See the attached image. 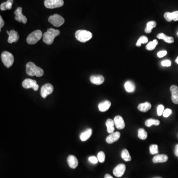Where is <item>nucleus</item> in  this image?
Masks as SVG:
<instances>
[{"mask_svg": "<svg viewBox=\"0 0 178 178\" xmlns=\"http://www.w3.org/2000/svg\"><path fill=\"white\" fill-rule=\"evenodd\" d=\"M26 72L30 76H36L38 77H42L44 73L42 68L36 66L32 62H29L26 65Z\"/></svg>", "mask_w": 178, "mask_h": 178, "instance_id": "nucleus-1", "label": "nucleus"}, {"mask_svg": "<svg viewBox=\"0 0 178 178\" xmlns=\"http://www.w3.org/2000/svg\"><path fill=\"white\" fill-rule=\"evenodd\" d=\"M60 34L59 30H56L53 28L47 29V31L44 34L43 40L44 43L47 45H51L53 43L54 39Z\"/></svg>", "mask_w": 178, "mask_h": 178, "instance_id": "nucleus-2", "label": "nucleus"}, {"mask_svg": "<svg viewBox=\"0 0 178 178\" xmlns=\"http://www.w3.org/2000/svg\"><path fill=\"white\" fill-rule=\"evenodd\" d=\"M75 36L78 41L82 43H85L91 39L93 34L87 30H79L75 32Z\"/></svg>", "mask_w": 178, "mask_h": 178, "instance_id": "nucleus-3", "label": "nucleus"}, {"mask_svg": "<svg viewBox=\"0 0 178 178\" xmlns=\"http://www.w3.org/2000/svg\"><path fill=\"white\" fill-rule=\"evenodd\" d=\"M43 36L41 30H35L28 35L27 38V42L30 45H34L38 42Z\"/></svg>", "mask_w": 178, "mask_h": 178, "instance_id": "nucleus-4", "label": "nucleus"}, {"mask_svg": "<svg viewBox=\"0 0 178 178\" xmlns=\"http://www.w3.org/2000/svg\"><path fill=\"white\" fill-rule=\"evenodd\" d=\"M1 59L5 66L7 68L12 66L14 63V57L12 53L7 51H5L2 53Z\"/></svg>", "mask_w": 178, "mask_h": 178, "instance_id": "nucleus-5", "label": "nucleus"}, {"mask_svg": "<svg viewBox=\"0 0 178 178\" xmlns=\"http://www.w3.org/2000/svg\"><path fill=\"white\" fill-rule=\"evenodd\" d=\"M49 22L54 26L60 27L64 25V19L61 15L59 14H55L53 15H51L49 18Z\"/></svg>", "mask_w": 178, "mask_h": 178, "instance_id": "nucleus-6", "label": "nucleus"}, {"mask_svg": "<svg viewBox=\"0 0 178 178\" xmlns=\"http://www.w3.org/2000/svg\"><path fill=\"white\" fill-rule=\"evenodd\" d=\"M64 5L63 0H45L44 5L46 8L50 9L60 8Z\"/></svg>", "mask_w": 178, "mask_h": 178, "instance_id": "nucleus-7", "label": "nucleus"}, {"mask_svg": "<svg viewBox=\"0 0 178 178\" xmlns=\"http://www.w3.org/2000/svg\"><path fill=\"white\" fill-rule=\"evenodd\" d=\"M22 85L25 89L32 88L35 91L38 90L39 89V85L37 84L36 81L31 79L27 78L25 79L22 82Z\"/></svg>", "mask_w": 178, "mask_h": 178, "instance_id": "nucleus-8", "label": "nucleus"}, {"mask_svg": "<svg viewBox=\"0 0 178 178\" xmlns=\"http://www.w3.org/2000/svg\"><path fill=\"white\" fill-rule=\"evenodd\" d=\"M53 87L50 83L46 84L42 86L41 90V95L42 97L46 98L48 95L53 92Z\"/></svg>", "mask_w": 178, "mask_h": 178, "instance_id": "nucleus-9", "label": "nucleus"}, {"mask_svg": "<svg viewBox=\"0 0 178 178\" xmlns=\"http://www.w3.org/2000/svg\"><path fill=\"white\" fill-rule=\"evenodd\" d=\"M22 8L21 7H19L14 12L15 15V19L16 21L19 22H22L23 24H26L27 22V19L26 16L22 14Z\"/></svg>", "mask_w": 178, "mask_h": 178, "instance_id": "nucleus-10", "label": "nucleus"}, {"mask_svg": "<svg viewBox=\"0 0 178 178\" xmlns=\"http://www.w3.org/2000/svg\"><path fill=\"white\" fill-rule=\"evenodd\" d=\"M126 170V166L124 164H120L116 167L113 171L114 175L116 177H121L124 175Z\"/></svg>", "mask_w": 178, "mask_h": 178, "instance_id": "nucleus-11", "label": "nucleus"}, {"mask_svg": "<svg viewBox=\"0 0 178 178\" xmlns=\"http://www.w3.org/2000/svg\"><path fill=\"white\" fill-rule=\"evenodd\" d=\"M171 99L175 104H178V87L176 85L171 86L170 87Z\"/></svg>", "mask_w": 178, "mask_h": 178, "instance_id": "nucleus-12", "label": "nucleus"}, {"mask_svg": "<svg viewBox=\"0 0 178 178\" xmlns=\"http://www.w3.org/2000/svg\"><path fill=\"white\" fill-rule=\"evenodd\" d=\"M120 136V133L119 132H114L111 133L106 139V142L109 144L114 143L115 142L119 140Z\"/></svg>", "mask_w": 178, "mask_h": 178, "instance_id": "nucleus-13", "label": "nucleus"}, {"mask_svg": "<svg viewBox=\"0 0 178 178\" xmlns=\"http://www.w3.org/2000/svg\"><path fill=\"white\" fill-rule=\"evenodd\" d=\"M115 125L118 129L122 130L125 128V124L124 120L121 116L117 115L114 119Z\"/></svg>", "mask_w": 178, "mask_h": 178, "instance_id": "nucleus-14", "label": "nucleus"}, {"mask_svg": "<svg viewBox=\"0 0 178 178\" xmlns=\"http://www.w3.org/2000/svg\"><path fill=\"white\" fill-rule=\"evenodd\" d=\"M67 163L70 167L75 169L78 165V160L75 156L70 155L67 158Z\"/></svg>", "mask_w": 178, "mask_h": 178, "instance_id": "nucleus-15", "label": "nucleus"}, {"mask_svg": "<svg viewBox=\"0 0 178 178\" xmlns=\"http://www.w3.org/2000/svg\"><path fill=\"white\" fill-rule=\"evenodd\" d=\"M90 79L92 83L97 85L102 84L104 81V77L102 75H92Z\"/></svg>", "mask_w": 178, "mask_h": 178, "instance_id": "nucleus-16", "label": "nucleus"}, {"mask_svg": "<svg viewBox=\"0 0 178 178\" xmlns=\"http://www.w3.org/2000/svg\"><path fill=\"white\" fill-rule=\"evenodd\" d=\"M9 36H8V43L12 44V43H16L18 42L19 39V35L17 32L14 30H12L9 31Z\"/></svg>", "mask_w": 178, "mask_h": 178, "instance_id": "nucleus-17", "label": "nucleus"}, {"mask_svg": "<svg viewBox=\"0 0 178 178\" xmlns=\"http://www.w3.org/2000/svg\"><path fill=\"white\" fill-rule=\"evenodd\" d=\"M111 104V102L110 101H108V100L101 102L98 104V109L101 112H105L110 108Z\"/></svg>", "mask_w": 178, "mask_h": 178, "instance_id": "nucleus-18", "label": "nucleus"}, {"mask_svg": "<svg viewBox=\"0 0 178 178\" xmlns=\"http://www.w3.org/2000/svg\"><path fill=\"white\" fill-rule=\"evenodd\" d=\"M168 159V157L166 154H158L153 158V161L154 163H164L166 162Z\"/></svg>", "mask_w": 178, "mask_h": 178, "instance_id": "nucleus-19", "label": "nucleus"}, {"mask_svg": "<svg viewBox=\"0 0 178 178\" xmlns=\"http://www.w3.org/2000/svg\"><path fill=\"white\" fill-rule=\"evenodd\" d=\"M152 108V105L149 102H145L143 103H140L138 107V110L142 112H146L148 111Z\"/></svg>", "mask_w": 178, "mask_h": 178, "instance_id": "nucleus-20", "label": "nucleus"}, {"mask_svg": "<svg viewBox=\"0 0 178 178\" xmlns=\"http://www.w3.org/2000/svg\"><path fill=\"white\" fill-rule=\"evenodd\" d=\"M92 133V130L91 129H88L84 132H82L80 134V139L82 142L87 141L90 138Z\"/></svg>", "mask_w": 178, "mask_h": 178, "instance_id": "nucleus-21", "label": "nucleus"}, {"mask_svg": "<svg viewBox=\"0 0 178 178\" xmlns=\"http://www.w3.org/2000/svg\"><path fill=\"white\" fill-rule=\"evenodd\" d=\"M14 3V0H8L6 2L3 3L0 6L2 11H6L7 9H11Z\"/></svg>", "mask_w": 178, "mask_h": 178, "instance_id": "nucleus-22", "label": "nucleus"}, {"mask_svg": "<svg viewBox=\"0 0 178 178\" xmlns=\"http://www.w3.org/2000/svg\"><path fill=\"white\" fill-rule=\"evenodd\" d=\"M124 87L126 91L128 93L134 92L136 88L134 83L131 81H128L125 82Z\"/></svg>", "mask_w": 178, "mask_h": 178, "instance_id": "nucleus-23", "label": "nucleus"}, {"mask_svg": "<svg viewBox=\"0 0 178 178\" xmlns=\"http://www.w3.org/2000/svg\"><path fill=\"white\" fill-rule=\"evenodd\" d=\"M105 124L107 127V131L108 133L109 134L114 133V125L115 124L114 121L111 119H108L105 123Z\"/></svg>", "mask_w": 178, "mask_h": 178, "instance_id": "nucleus-24", "label": "nucleus"}, {"mask_svg": "<svg viewBox=\"0 0 178 178\" xmlns=\"http://www.w3.org/2000/svg\"><path fill=\"white\" fill-rule=\"evenodd\" d=\"M156 26V22L154 21H149L147 22L145 31L147 33H150L152 32V29L155 27Z\"/></svg>", "mask_w": 178, "mask_h": 178, "instance_id": "nucleus-25", "label": "nucleus"}, {"mask_svg": "<svg viewBox=\"0 0 178 178\" xmlns=\"http://www.w3.org/2000/svg\"><path fill=\"white\" fill-rule=\"evenodd\" d=\"M159 124L160 121L159 120L153 119V118L147 119V120L145 121V125H146L147 127H150V126L153 125L158 126V125H159Z\"/></svg>", "mask_w": 178, "mask_h": 178, "instance_id": "nucleus-26", "label": "nucleus"}, {"mask_svg": "<svg viewBox=\"0 0 178 178\" xmlns=\"http://www.w3.org/2000/svg\"><path fill=\"white\" fill-rule=\"evenodd\" d=\"M121 157L125 161H130L132 159L131 156L127 149H124L122 151Z\"/></svg>", "mask_w": 178, "mask_h": 178, "instance_id": "nucleus-27", "label": "nucleus"}, {"mask_svg": "<svg viewBox=\"0 0 178 178\" xmlns=\"http://www.w3.org/2000/svg\"><path fill=\"white\" fill-rule=\"evenodd\" d=\"M158 44L157 40H154L153 41L149 42L146 46V49L148 51H152L155 49L156 46Z\"/></svg>", "mask_w": 178, "mask_h": 178, "instance_id": "nucleus-28", "label": "nucleus"}, {"mask_svg": "<svg viewBox=\"0 0 178 178\" xmlns=\"http://www.w3.org/2000/svg\"><path fill=\"white\" fill-rule=\"evenodd\" d=\"M138 137L141 140H146L147 136V133L143 128H141L138 130Z\"/></svg>", "mask_w": 178, "mask_h": 178, "instance_id": "nucleus-29", "label": "nucleus"}, {"mask_svg": "<svg viewBox=\"0 0 178 178\" xmlns=\"http://www.w3.org/2000/svg\"><path fill=\"white\" fill-rule=\"evenodd\" d=\"M148 42V38L147 37L145 36H142L140 37L136 42V46L137 47L141 46L142 44H146Z\"/></svg>", "mask_w": 178, "mask_h": 178, "instance_id": "nucleus-30", "label": "nucleus"}, {"mask_svg": "<svg viewBox=\"0 0 178 178\" xmlns=\"http://www.w3.org/2000/svg\"><path fill=\"white\" fill-rule=\"evenodd\" d=\"M149 150L151 154H156L159 153L158 146L156 145H152L149 147Z\"/></svg>", "mask_w": 178, "mask_h": 178, "instance_id": "nucleus-31", "label": "nucleus"}, {"mask_svg": "<svg viewBox=\"0 0 178 178\" xmlns=\"http://www.w3.org/2000/svg\"><path fill=\"white\" fill-rule=\"evenodd\" d=\"M97 158L99 162H101V163H103L105 161V154L103 152H99L97 154Z\"/></svg>", "mask_w": 178, "mask_h": 178, "instance_id": "nucleus-32", "label": "nucleus"}, {"mask_svg": "<svg viewBox=\"0 0 178 178\" xmlns=\"http://www.w3.org/2000/svg\"><path fill=\"white\" fill-rule=\"evenodd\" d=\"M164 111V107L162 104H160L157 107V113L159 116L162 115Z\"/></svg>", "mask_w": 178, "mask_h": 178, "instance_id": "nucleus-33", "label": "nucleus"}, {"mask_svg": "<svg viewBox=\"0 0 178 178\" xmlns=\"http://www.w3.org/2000/svg\"><path fill=\"white\" fill-rule=\"evenodd\" d=\"M163 40L166 43H169V44H171V43H174V39L172 37L167 36V35H165L164 38L163 39Z\"/></svg>", "mask_w": 178, "mask_h": 178, "instance_id": "nucleus-34", "label": "nucleus"}, {"mask_svg": "<svg viewBox=\"0 0 178 178\" xmlns=\"http://www.w3.org/2000/svg\"><path fill=\"white\" fill-rule=\"evenodd\" d=\"M164 18L166 19L167 21H168V22H170V21L173 20L172 19V15H171V13H169V12H166V13L164 14Z\"/></svg>", "mask_w": 178, "mask_h": 178, "instance_id": "nucleus-35", "label": "nucleus"}, {"mask_svg": "<svg viewBox=\"0 0 178 178\" xmlns=\"http://www.w3.org/2000/svg\"><path fill=\"white\" fill-rule=\"evenodd\" d=\"M172 15V19L173 20L175 21H177L178 20V11L171 13Z\"/></svg>", "mask_w": 178, "mask_h": 178, "instance_id": "nucleus-36", "label": "nucleus"}, {"mask_svg": "<svg viewBox=\"0 0 178 178\" xmlns=\"http://www.w3.org/2000/svg\"><path fill=\"white\" fill-rule=\"evenodd\" d=\"M88 159H89V161L91 163H93V164H97L98 161V159H97V158L95 156H92L89 157Z\"/></svg>", "mask_w": 178, "mask_h": 178, "instance_id": "nucleus-37", "label": "nucleus"}, {"mask_svg": "<svg viewBox=\"0 0 178 178\" xmlns=\"http://www.w3.org/2000/svg\"><path fill=\"white\" fill-rule=\"evenodd\" d=\"M172 114V110L170 109L167 108L164 110L163 113V115L164 117H169V116Z\"/></svg>", "mask_w": 178, "mask_h": 178, "instance_id": "nucleus-38", "label": "nucleus"}, {"mask_svg": "<svg viewBox=\"0 0 178 178\" xmlns=\"http://www.w3.org/2000/svg\"><path fill=\"white\" fill-rule=\"evenodd\" d=\"M161 65H162V66H164V67H165V66L169 67V66H171V61L169 60H163L161 62Z\"/></svg>", "mask_w": 178, "mask_h": 178, "instance_id": "nucleus-39", "label": "nucleus"}, {"mask_svg": "<svg viewBox=\"0 0 178 178\" xmlns=\"http://www.w3.org/2000/svg\"><path fill=\"white\" fill-rule=\"evenodd\" d=\"M167 54V51H161L159 52L158 53H157V56L159 58H162V57L165 56Z\"/></svg>", "mask_w": 178, "mask_h": 178, "instance_id": "nucleus-40", "label": "nucleus"}, {"mask_svg": "<svg viewBox=\"0 0 178 178\" xmlns=\"http://www.w3.org/2000/svg\"><path fill=\"white\" fill-rule=\"evenodd\" d=\"M4 25H5V22L3 19L2 17V16H0V29H1V30L3 27L4 26Z\"/></svg>", "mask_w": 178, "mask_h": 178, "instance_id": "nucleus-41", "label": "nucleus"}, {"mask_svg": "<svg viewBox=\"0 0 178 178\" xmlns=\"http://www.w3.org/2000/svg\"><path fill=\"white\" fill-rule=\"evenodd\" d=\"M165 34H164L163 33H161L157 35V37L159 39H163L164 38V37L165 36Z\"/></svg>", "mask_w": 178, "mask_h": 178, "instance_id": "nucleus-42", "label": "nucleus"}, {"mask_svg": "<svg viewBox=\"0 0 178 178\" xmlns=\"http://www.w3.org/2000/svg\"><path fill=\"white\" fill-rule=\"evenodd\" d=\"M175 154L176 156L178 157V144L175 146L174 150Z\"/></svg>", "mask_w": 178, "mask_h": 178, "instance_id": "nucleus-43", "label": "nucleus"}, {"mask_svg": "<svg viewBox=\"0 0 178 178\" xmlns=\"http://www.w3.org/2000/svg\"><path fill=\"white\" fill-rule=\"evenodd\" d=\"M104 178H114L112 176L110 175V174H107L105 175L104 176Z\"/></svg>", "mask_w": 178, "mask_h": 178, "instance_id": "nucleus-44", "label": "nucleus"}, {"mask_svg": "<svg viewBox=\"0 0 178 178\" xmlns=\"http://www.w3.org/2000/svg\"><path fill=\"white\" fill-rule=\"evenodd\" d=\"M176 63H177V64H178V58H176Z\"/></svg>", "mask_w": 178, "mask_h": 178, "instance_id": "nucleus-45", "label": "nucleus"}, {"mask_svg": "<svg viewBox=\"0 0 178 178\" xmlns=\"http://www.w3.org/2000/svg\"><path fill=\"white\" fill-rule=\"evenodd\" d=\"M7 33L8 34V35H9V32L8 31H7Z\"/></svg>", "mask_w": 178, "mask_h": 178, "instance_id": "nucleus-46", "label": "nucleus"}, {"mask_svg": "<svg viewBox=\"0 0 178 178\" xmlns=\"http://www.w3.org/2000/svg\"><path fill=\"white\" fill-rule=\"evenodd\" d=\"M162 178L161 177H155V178Z\"/></svg>", "mask_w": 178, "mask_h": 178, "instance_id": "nucleus-47", "label": "nucleus"}, {"mask_svg": "<svg viewBox=\"0 0 178 178\" xmlns=\"http://www.w3.org/2000/svg\"></svg>", "mask_w": 178, "mask_h": 178, "instance_id": "nucleus-48", "label": "nucleus"}]
</instances>
